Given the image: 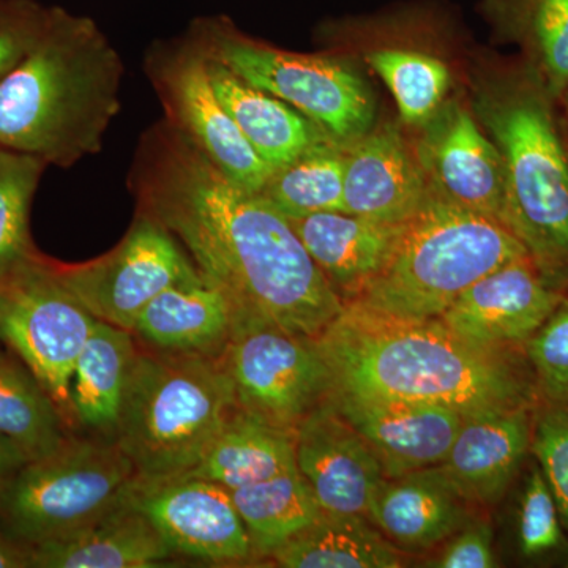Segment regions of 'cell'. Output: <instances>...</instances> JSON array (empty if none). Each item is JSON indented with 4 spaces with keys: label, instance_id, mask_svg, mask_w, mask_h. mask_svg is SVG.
I'll return each mask as SVG.
<instances>
[{
    "label": "cell",
    "instance_id": "cell-1",
    "mask_svg": "<svg viewBox=\"0 0 568 568\" xmlns=\"http://www.w3.org/2000/svg\"><path fill=\"white\" fill-rule=\"evenodd\" d=\"M126 183L136 212L178 239L235 313L316 339L345 310L290 219L226 178L166 119L141 134Z\"/></svg>",
    "mask_w": 568,
    "mask_h": 568
},
{
    "label": "cell",
    "instance_id": "cell-2",
    "mask_svg": "<svg viewBox=\"0 0 568 568\" xmlns=\"http://www.w3.org/2000/svg\"><path fill=\"white\" fill-rule=\"evenodd\" d=\"M316 343L332 390L436 403L465 417L536 409L540 399L526 353L473 345L440 320H398L345 304Z\"/></svg>",
    "mask_w": 568,
    "mask_h": 568
},
{
    "label": "cell",
    "instance_id": "cell-3",
    "mask_svg": "<svg viewBox=\"0 0 568 568\" xmlns=\"http://www.w3.org/2000/svg\"><path fill=\"white\" fill-rule=\"evenodd\" d=\"M123 73L92 18L54 6L40 39L0 81V148L63 170L102 152L121 111Z\"/></svg>",
    "mask_w": 568,
    "mask_h": 568
},
{
    "label": "cell",
    "instance_id": "cell-4",
    "mask_svg": "<svg viewBox=\"0 0 568 568\" xmlns=\"http://www.w3.org/2000/svg\"><path fill=\"white\" fill-rule=\"evenodd\" d=\"M536 71L503 74L478 92V121L506 168V224L538 267L568 284V141Z\"/></svg>",
    "mask_w": 568,
    "mask_h": 568
},
{
    "label": "cell",
    "instance_id": "cell-5",
    "mask_svg": "<svg viewBox=\"0 0 568 568\" xmlns=\"http://www.w3.org/2000/svg\"><path fill=\"white\" fill-rule=\"evenodd\" d=\"M525 256L528 248L506 224L429 189L403 224L387 263L347 304L398 320H437L467 287Z\"/></svg>",
    "mask_w": 568,
    "mask_h": 568
},
{
    "label": "cell",
    "instance_id": "cell-6",
    "mask_svg": "<svg viewBox=\"0 0 568 568\" xmlns=\"http://www.w3.org/2000/svg\"><path fill=\"white\" fill-rule=\"evenodd\" d=\"M237 409L223 355L140 347L112 440L140 478L186 476Z\"/></svg>",
    "mask_w": 568,
    "mask_h": 568
},
{
    "label": "cell",
    "instance_id": "cell-7",
    "mask_svg": "<svg viewBox=\"0 0 568 568\" xmlns=\"http://www.w3.org/2000/svg\"><path fill=\"white\" fill-rule=\"evenodd\" d=\"M136 478L114 440L70 436L0 480V529L24 551L69 537L125 503Z\"/></svg>",
    "mask_w": 568,
    "mask_h": 568
},
{
    "label": "cell",
    "instance_id": "cell-8",
    "mask_svg": "<svg viewBox=\"0 0 568 568\" xmlns=\"http://www.w3.org/2000/svg\"><path fill=\"white\" fill-rule=\"evenodd\" d=\"M186 33L209 55L301 111L339 144L373 129L372 93L361 74L339 59L280 50L246 36L226 17L196 18Z\"/></svg>",
    "mask_w": 568,
    "mask_h": 568
},
{
    "label": "cell",
    "instance_id": "cell-9",
    "mask_svg": "<svg viewBox=\"0 0 568 568\" xmlns=\"http://www.w3.org/2000/svg\"><path fill=\"white\" fill-rule=\"evenodd\" d=\"M223 362L239 409L287 432L324 405L334 386L315 338L263 317L235 313Z\"/></svg>",
    "mask_w": 568,
    "mask_h": 568
},
{
    "label": "cell",
    "instance_id": "cell-10",
    "mask_svg": "<svg viewBox=\"0 0 568 568\" xmlns=\"http://www.w3.org/2000/svg\"><path fill=\"white\" fill-rule=\"evenodd\" d=\"M97 321L54 274L51 257L41 253L0 283V336L54 399L69 426L74 365Z\"/></svg>",
    "mask_w": 568,
    "mask_h": 568
},
{
    "label": "cell",
    "instance_id": "cell-11",
    "mask_svg": "<svg viewBox=\"0 0 568 568\" xmlns=\"http://www.w3.org/2000/svg\"><path fill=\"white\" fill-rule=\"evenodd\" d=\"M144 71L159 97L164 118L226 178L257 193L272 170L245 140L209 73L207 55L189 33L153 41Z\"/></svg>",
    "mask_w": 568,
    "mask_h": 568
},
{
    "label": "cell",
    "instance_id": "cell-12",
    "mask_svg": "<svg viewBox=\"0 0 568 568\" xmlns=\"http://www.w3.org/2000/svg\"><path fill=\"white\" fill-rule=\"evenodd\" d=\"M51 264L58 278L97 320L130 332L156 295L201 276L178 239L140 212L111 252L89 263L51 260Z\"/></svg>",
    "mask_w": 568,
    "mask_h": 568
},
{
    "label": "cell",
    "instance_id": "cell-13",
    "mask_svg": "<svg viewBox=\"0 0 568 568\" xmlns=\"http://www.w3.org/2000/svg\"><path fill=\"white\" fill-rule=\"evenodd\" d=\"M129 500L151 519L175 555L212 564L254 559L252 541L227 488L197 477H138Z\"/></svg>",
    "mask_w": 568,
    "mask_h": 568
},
{
    "label": "cell",
    "instance_id": "cell-14",
    "mask_svg": "<svg viewBox=\"0 0 568 568\" xmlns=\"http://www.w3.org/2000/svg\"><path fill=\"white\" fill-rule=\"evenodd\" d=\"M422 129L416 152L429 189L448 203L506 224V168L473 112L459 103L443 104Z\"/></svg>",
    "mask_w": 568,
    "mask_h": 568
},
{
    "label": "cell",
    "instance_id": "cell-15",
    "mask_svg": "<svg viewBox=\"0 0 568 568\" xmlns=\"http://www.w3.org/2000/svg\"><path fill=\"white\" fill-rule=\"evenodd\" d=\"M530 256L485 275L437 320L466 342L491 349L525 346L567 297Z\"/></svg>",
    "mask_w": 568,
    "mask_h": 568
},
{
    "label": "cell",
    "instance_id": "cell-16",
    "mask_svg": "<svg viewBox=\"0 0 568 568\" xmlns=\"http://www.w3.org/2000/svg\"><path fill=\"white\" fill-rule=\"evenodd\" d=\"M331 405L365 437L386 477L443 465L465 416L452 407L413 399L332 390Z\"/></svg>",
    "mask_w": 568,
    "mask_h": 568
},
{
    "label": "cell",
    "instance_id": "cell-17",
    "mask_svg": "<svg viewBox=\"0 0 568 568\" xmlns=\"http://www.w3.org/2000/svg\"><path fill=\"white\" fill-rule=\"evenodd\" d=\"M295 465L324 514L368 518L386 478L375 450L328 399L295 429Z\"/></svg>",
    "mask_w": 568,
    "mask_h": 568
},
{
    "label": "cell",
    "instance_id": "cell-18",
    "mask_svg": "<svg viewBox=\"0 0 568 568\" xmlns=\"http://www.w3.org/2000/svg\"><path fill=\"white\" fill-rule=\"evenodd\" d=\"M428 193L416 145L395 125L372 129L346 145V213L373 222L405 223Z\"/></svg>",
    "mask_w": 568,
    "mask_h": 568
},
{
    "label": "cell",
    "instance_id": "cell-19",
    "mask_svg": "<svg viewBox=\"0 0 568 568\" xmlns=\"http://www.w3.org/2000/svg\"><path fill=\"white\" fill-rule=\"evenodd\" d=\"M532 407L465 417L440 469L467 503L493 506L506 495L532 446Z\"/></svg>",
    "mask_w": 568,
    "mask_h": 568
},
{
    "label": "cell",
    "instance_id": "cell-20",
    "mask_svg": "<svg viewBox=\"0 0 568 568\" xmlns=\"http://www.w3.org/2000/svg\"><path fill=\"white\" fill-rule=\"evenodd\" d=\"M466 504L446 473L435 466L384 478L368 519L395 547L425 551L465 528Z\"/></svg>",
    "mask_w": 568,
    "mask_h": 568
},
{
    "label": "cell",
    "instance_id": "cell-21",
    "mask_svg": "<svg viewBox=\"0 0 568 568\" xmlns=\"http://www.w3.org/2000/svg\"><path fill=\"white\" fill-rule=\"evenodd\" d=\"M234 317L233 302L201 275L156 295L138 316L132 334L144 349L223 355Z\"/></svg>",
    "mask_w": 568,
    "mask_h": 568
},
{
    "label": "cell",
    "instance_id": "cell-22",
    "mask_svg": "<svg viewBox=\"0 0 568 568\" xmlns=\"http://www.w3.org/2000/svg\"><path fill=\"white\" fill-rule=\"evenodd\" d=\"M290 222L345 304L387 263L405 224L373 222L346 212L313 213Z\"/></svg>",
    "mask_w": 568,
    "mask_h": 568
},
{
    "label": "cell",
    "instance_id": "cell-23",
    "mask_svg": "<svg viewBox=\"0 0 568 568\" xmlns=\"http://www.w3.org/2000/svg\"><path fill=\"white\" fill-rule=\"evenodd\" d=\"M175 552L151 519L125 503L69 537L26 549L28 567L148 568L162 567Z\"/></svg>",
    "mask_w": 568,
    "mask_h": 568
},
{
    "label": "cell",
    "instance_id": "cell-24",
    "mask_svg": "<svg viewBox=\"0 0 568 568\" xmlns=\"http://www.w3.org/2000/svg\"><path fill=\"white\" fill-rule=\"evenodd\" d=\"M193 39V37H192ZM197 43V41H196ZM205 52V51H204ZM207 55L209 73L231 118L272 171L320 142L332 140L291 104L245 81L226 63Z\"/></svg>",
    "mask_w": 568,
    "mask_h": 568
},
{
    "label": "cell",
    "instance_id": "cell-25",
    "mask_svg": "<svg viewBox=\"0 0 568 568\" xmlns=\"http://www.w3.org/2000/svg\"><path fill=\"white\" fill-rule=\"evenodd\" d=\"M138 354L140 343L132 332L97 321L73 369V422L112 439Z\"/></svg>",
    "mask_w": 568,
    "mask_h": 568
},
{
    "label": "cell",
    "instance_id": "cell-26",
    "mask_svg": "<svg viewBox=\"0 0 568 568\" xmlns=\"http://www.w3.org/2000/svg\"><path fill=\"white\" fill-rule=\"evenodd\" d=\"M295 469V433L237 409L186 476L234 489Z\"/></svg>",
    "mask_w": 568,
    "mask_h": 568
},
{
    "label": "cell",
    "instance_id": "cell-27",
    "mask_svg": "<svg viewBox=\"0 0 568 568\" xmlns=\"http://www.w3.org/2000/svg\"><path fill=\"white\" fill-rule=\"evenodd\" d=\"M286 568H395L403 558L366 517L324 514L271 558Z\"/></svg>",
    "mask_w": 568,
    "mask_h": 568
},
{
    "label": "cell",
    "instance_id": "cell-28",
    "mask_svg": "<svg viewBox=\"0 0 568 568\" xmlns=\"http://www.w3.org/2000/svg\"><path fill=\"white\" fill-rule=\"evenodd\" d=\"M484 11L559 102L568 89V0H484Z\"/></svg>",
    "mask_w": 568,
    "mask_h": 568
},
{
    "label": "cell",
    "instance_id": "cell-29",
    "mask_svg": "<svg viewBox=\"0 0 568 568\" xmlns=\"http://www.w3.org/2000/svg\"><path fill=\"white\" fill-rule=\"evenodd\" d=\"M230 491L252 541L254 558H271L324 515L297 469Z\"/></svg>",
    "mask_w": 568,
    "mask_h": 568
},
{
    "label": "cell",
    "instance_id": "cell-30",
    "mask_svg": "<svg viewBox=\"0 0 568 568\" xmlns=\"http://www.w3.org/2000/svg\"><path fill=\"white\" fill-rule=\"evenodd\" d=\"M346 145L327 140L276 168L261 196L287 219L345 212Z\"/></svg>",
    "mask_w": 568,
    "mask_h": 568
},
{
    "label": "cell",
    "instance_id": "cell-31",
    "mask_svg": "<svg viewBox=\"0 0 568 568\" xmlns=\"http://www.w3.org/2000/svg\"><path fill=\"white\" fill-rule=\"evenodd\" d=\"M65 418L54 399L22 362L0 357V435L9 436L33 458L44 457L69 439Z\"/></svg>",
    "mask_w": 568,
    "mask_h": 568
},
{
    "label": "cell",
    "instance_id": "cell-32",
    "mask_svg": "<svg viewBox=\"0 0 568 568\" xmlns=\"http://www.w3.org/2000/svg\"><path fill=\"white\" fill-rule=\"evenodd\" d=\"M48 163L0 148V283L39 254L31 237L33 197Z\"/></svg>",
    "mask_w": 568,
    "mask_h": 568
},
{
    "label": "cell",
    "instance_id": "cell-33",
    "mask_svg": "<svg viewBox=\"0 0 568 568\" xmlns=\"http://www.w3.org/2000/svg\"><path fill=\"white\" fill-rule=\"evenodd\" d=\"M366 61L390 89L407 125H425L443 106L450 71L440 59L413 50L379 48L369 52Z\"/></svg>",
    "mask_w": 568,
    "mask_h": 568
},
{
    "label": "cell",
    "instance_id": "cell-34",
    "mask_svg": "<svg viewBox=\"0 0 568 568\" xmlns=\"http://www.w3.org/2000/svg\"><path fill=\"white\" fill-rule=\"evenodd\" d=\"M538 395L552 407L568 406V297L525 343Z\"/></svg>",
    "mask_w": 568,
    "mask_h": 568
},
{
    "label": "cell",
    "instance_id": "cell-35",
    "mask_svg": "<svg viewBox=\"0 0 568 568\" xmlns=\"http://www.w3.org/2000/svg\"><path fill=\"white\" fill-rule=\"evenodd\" d=\"M518 536L523 555L529 558L555 551L564 541L558 503L540 466L532 467L523 491Z\"/></svg>",
    "mask_w": 568,
    "mask_h": 568
},
{
    "label": "cell",
    "instance_id": "cell-36",
    "mask_svg": "<svg viewBox=\"0 0 568 568\" xmlns=\"http://www.w3.org/2000/svg\"><path fill=\"white\" fill-rule=\"evenodd\" d=\"M530 450L547 477L560 519L568 528V416L562 407L548 406L538 414Z\"/></svg>",
    "mask_w": 568,
    "mask_h": 568
},
{
    "label": "cell",
    "instance_id": "cell-37",
    "mask_svg": "<svg viewBox=\"0 0 568 568\" xmlns=\"http://www.w3.org/2000/svg\"><path fill=\"white\" fill-rule=\"evenodd\" d=\"M54 6L37 0H0V81L31 51L52 17Z\"/></svg>",
    "mask_w": 568,
    "mask_h": 568
},
{
    "label": "cell",
    "instance_id": "cell-38",
    "mask_svg": "<svg viewBox=\"0 0 568 568\" xmlns=\"http://www.w3.org/2000/svg\"><path fill=\"white\" fill-rule=\"evenodd\" d=\"M443 568H491L496 567L493 552V532L485 523L465 526L447 545L446 551L437 560Z\"/></svg>",
    "mask_w": 568,
    "mask_h": 568
},
{
    "label": "cell",
    "instance_id": "cell-39",
    "mask_svg": "<svg viewBox=\"0 0 568 568\" xmlns=\"http://www.w3.org/2000/svg\"><path fill=\"white\" fill-rule=\"evenodd\" d=\"M32 457L9 436L0 435V480L10 476L14 470L20 469L26 463L31 462Z\"/></svg>",
    "mask_w": 568,
    "mask_h": 568
},
{
    "label": "cell",
    "instance_id": "cell-40",
    "mask_svg": "<svg viewBox=\"0 0 568 568\" xmlns=\"http://www.w3.org/2000/svg\"><path fill=\"white\" fill-rule=\"evenodd\" d=\"M28 567L24 549L14 545L0 529V568Z\"/></svg>",
    "mask_w": 568,
    "mask_h": 568
},
{
    "label": "cell",
    "instance_id": "cell-41",
    "mask_svg": "<svg viewBox=\"0 0 568 568\" xmlns=\"http://www.w3.org/2000/svg\"><path fill=\"white\" fill-rule=\"evenodd\" d=\"M559 103H562L566 106L567 118H568V89L566 93H564L562 99L559 100Z\"/></svg>",
    "mask_w": 568,
    "mask_h": 568
},
{
    "label": "cell",
    "instance_id": "cell-42",
    "mask_svg": "<svg viewBox=\"0 0 568 568\" xmlns=\"http://www.w3.org/2000/svg\"><path fill=\"white\" fill-rule=\"evenodd\" d=\"M3 346H6V343H3L2 336H0V357L6 355V353H3Z\"/></svg>",
    "mask_w": 568,
    "mask_h": 568
},
{
    "label": "cell",
    "instance_id": "cell-43",
    "mask_svg": "<svg viewBox=\"0 0 568 568\" xmlns=\"http://www.w3.org/2000/svg\"><path fill=\"white\" fill-rule=\"evenodd\" d=\"M564 410H566L567 416H568V406H567V407H564Z\"/></svg>",
    "mask_w": 568,
    "mask_h": 568
}]
</instances>
